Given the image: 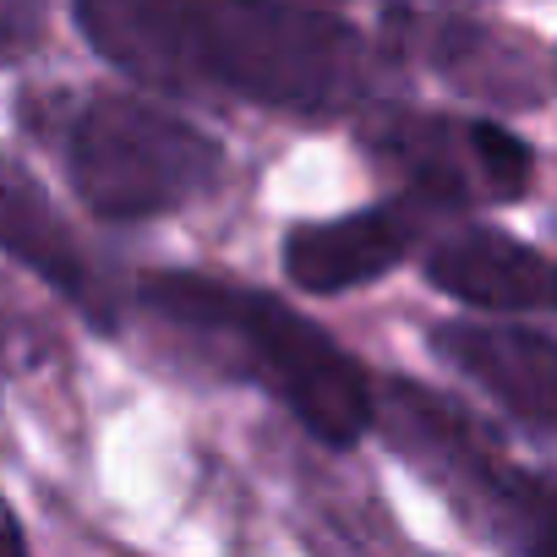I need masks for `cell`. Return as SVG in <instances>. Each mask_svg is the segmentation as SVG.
<instances>
[{"mask_svg": "<svg viewBox=\"0 0 557 557\" xmlns=\"http://www.w3.org/2000/svg\"><path fill=\"white\" fill-rule=\"evenodd\" d=\"M88 45L159 94H230L268 110L334 115L361 88V39L312 7H175L83 0Z\"/></svg>", "mask_w": 557, "mask_h": 557, "instance_id": "cell-1", "label": "cell"}, {"mask_svg": "<svg viewBox=\"0 0 557 557\" xmlns=\"http://www.w3.org/2000/svg\"><path fill=\"white\" fill-rule=\"evenodd\" d=\"M137 290H143V307L153 318H164L197 339L230 345V356H240V367L318 443L350 448L372 426L377 399H372L367 372L312 318L290 312L285 301L230 285V278L181 273V268L148 273Z\"/></svg>", "mask_w": 557, "mask_h": 557, "instance_id": "cell-2", "label": "cell"}, {"mask_svg": "<svg viewBox=\"0 0 557 557\" xmlns=\"http://www.w3.org/2000/svg\"><path fill=\"white\" fill-rule=\"evenodd\" d=\"M23 126L55 148L72 191L99 219H159L213 191L224 153L208 132L153 99L99 94H28Z\"/></svg>", "mask_w": 557, "mask_h": 557, "instance_id": "cell-3", "label": "cell"}, {"mask_svg": "<svg viewBox=\"0 0 557 557\" xmlns=\"http://www.w3.org/2000/svg\"><path fill=\"white\" fill-rule=\"evenodd\" d=\"M394 443L443 486L470 497L508 557H557V475L508 465L481 426L410 383L394 388Z\"/></svg>", "mask_w": 557, "mask_h": 557, "instance_id": "cell-4", "label": "cell"}, {"mask_svg": "<svg viewBox=\"0 0 557 557\" xmlns=\"http://www.w3.org/2000/svg\"><path fill=\"white\" fill-rule=\"evenodd\" d=\"M361 143L377 164L405 175L410 197L426 208H475V202H519L530 191L535 153L492 126L437 110H372Z\"/></svg>", "mask_w": 557, "mask_h": 557, "instance_id": "cell-5", "label": "cell"}, {"mask_svg": "<svg viewBox=\"0 0 557 557\" xmlns=\"http://www.w3.org/2000/svg\"><path fill=\"white\" fill-rule=\"evenodd\" d=\"M0 251L17 257L28 273H39L55 296H66L99 334L115 329V290L94 251L72 235L61 208L45 197V186L0 153Z\"/></svg>", "mask_w": 557, "mask_h": 557, "instance_id": "cell-6", "label": "cell"}, {"mask_svg": "<svg viewBox=\"0 0 557 557\" xmlns=\"http://www.w3.org/2000/svg\"><path fill=\"white\" fill-rule=\"evenodd\" d=\"M421 213L426 202L399 197V202H377L345 219H323V224H296L285 235V273L290 285H301L307 296H339L356 285L383 278L421 235Z\"/></svg>", "mask_w": 557, "mask_h": 557, "instance_id": "cell-7", "label": "cell"}, {"mask_svg": "<svg viewBox=\"0 0 557 557\" xmlns=\"http://www.w3.org/2000/svg\"><path fill=\"white\" fill-rule=\"evenodd\" d=\"M426 278L465 301V307H486V312H557V257L503 235V230H454L432 246L426 257Z\"/></svg>", "mask_w": 557, "mask_h": 557, "instance_id": "cell-8", "label": "cell"}, {"mask_svg": "<svg viewBox=\"0 0 557 557\" xmlns=\"http://www.w3.org/2000/svg\"><path fill=\"white\" fill-rule=\"evenodd\" d=\"M432 350L481 383L513 421L535 432H557V345L530 329L492 323H437Z\"/></svg>", "mask_w": 557, "mask_h": 557, "instance_id": "cell-9", "label": "cell"}, {"mask_svg": "<svg viewBox=\"0 0 557 557\" xmlns=\"http://www.w3.org/2000/svg\"><path fill=\"white\" fill-rule=\"evenodd\" d=\"M394 34H416L399 39V50H416L432 72L454 77L465 94H492L503 104H530V66L519 55L524 39H508L475 17H432V12H394L388 17Z\"/></svg>", "mask_w": 557, "mask_h": 557, "instance_id": "cell-10", "label": "cell"}, {"mask_svg": "<svg viewBox=\"0 0 557 557\" xmlns=\"http://www.w3.org/2000/svg\"><path fill=\"white\" fill-rule=\"evenodd\" d=\"M45 34V12L28 0H0V61H17L39 45Z\"/></svg>", "mask_w": 557, "mask_h": 557, "instance_id": "cell-11", "label": "cell"}, {"mask_svg": "<svg viewBox=\"0 0 557 557\" xmlns=\"http://www.w3.org/2000/svg\"><path fill=\"white\" fill-rule=\"evenodd\" d=\"M0 557H28V541H23V524L12 513V503L0 497Z\"/></svg>", "mask_w": 557, "mask_h": 557, "instance_id": "cell-12", "label": "cell"}, {"mask_svg": "<svg viewBox=\"0 0 557 557\" xmlns=\"http://www.w3.org/2000/svg\"><path fill=\"white\" fill-rule=\"evenodd\" d=\"M0 388H7V356H0Z\"/></svg>", "mask_w": 557, "mask_h": 557, "instance_id": "cell-13", "label": "cell"}]
</instances>
